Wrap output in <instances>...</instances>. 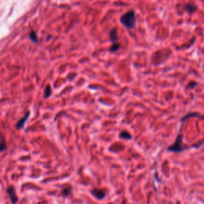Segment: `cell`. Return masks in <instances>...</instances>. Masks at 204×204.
I'll list each match as a JSON object with an SVG mask.
<instances>
[{
  "instance_id": "obj_11",
  "label": "cell",
  "mask_w": 204,
  "mask_h": 204,
  "mask_svg": "<svg viewBox=\"0 0 204 204\" xmlns=\"http://www.w3.org/2000/svg\"><path fill=\"white\" fill-rule=\"evenodd\" d=\"M50 93H51V88L50 86H47L45 89V97H50Z\"/></svg>"
},
{
  "instance_id": "obj_13",
  "label": "cell",
  "mask_w": 204,
  "mask_h": 204,
  "mask_svg": "<svg viewBox=\"0 0 204 204\" xmlns=\"http://www.w3.org/2000/svg\"><path fill=\"white\" fill-rule=\"evenodd\" d=\"M198 85V83L197 82H196V81H191V82H190V83H189L188 84V86H187V89H191H191H193L194 87H195V86H196Z\"/></svg>"
},
{
  "instance_id": "obj_9",
  "label": "cell",
  "mask_w": 204,
  "mask_h": 204,
  "mask_svg": "<svg viewBox=\"0 0 204 204\" xmlns=\"http://www.w3.org/2000/svg\"><path fill=\"white\" fill-rule=\"evenodd\" d=\"M70 193H71V188H70V187H65V188L62 189V191H61V195H62L64 197L68 196L69 195H70Z\"/></svg>"
},
{
  "instance_id": "obj_7",
  "label": "cell",
  "mask_w": 204,
  "mask_h": 204,
  "mask_svg": "<svg viewBox=\"0 0 204 204\" xmlns=\"http://www.w3.org/2000/svg\"><path fill=\"white\" fill-rule=\"evenodd\" d=\"M29 116H30V112H27V113L26 114V116H25V117H23V118L20 119V120H18V121L17 124H16V128L18 129V130H19V129H21V128H23L24 127L25 123H26V121L27 120V119H28Z\"/></svg>"
},
{
  "instance_id": "obj_3",
  "label": "cell",
  "mask_w": 204,
  "mask_h": 204,
  "mask_svg": "<svg viewBox=\"0 0 204 204\" xmlns=\"http://www.w3.org/2000/svg\"><path fill=\"white\" fill-rule=\"evenodd\" d=\"M181 144H182V136L181 135H179L177 139H176L175 143L173 145H171L168 149L171 151H173V152H180V151H182L183 149V148H182Z\"/></svg>"
},
{
  "instance_id": "obj_2",
  "label": "cell",
  "mask_w": 204,
  "mask_h": 204,
  "mask_svg": "<svg viewBox=\"0 0 204 204\" xmlns=\"http://www.w3.org/2000/svg\"><path fill=\"white\" fill-rule=\"evenodd\" d=\"M7 195L10 197V199H11V202L12 204H16L18 201V198L17 195H16L15 190H14V187L11 186V187H7Z\"/></svg>"
},
{
  "instance_id": "obj_1",
  "label": "cell",
  "mask_w": 204,
  "mask_h": 204,
  "mask_svg": "<svg viewBox=\"0 0 204 204\" xmlns=\"http://www.w3.org/2000/svg\"><path fill=\"white\" fill-rule=\"evenodd\" d=\"M120 23L128 29H133L136 26V18L135 11H129L120 18Z\"/></svg>"
},
{
  "instance_id": "obj_4",
  "label": "cell",
  "mask_w": 204,
  "mask_h": 204,
  "mask_svg": "<svg viewBox=\"0 0 204 204\" xmlns=\"http://www.w3.org/2000/svg\"><path fill=\"white\" fill-rule=\"evenodd\" d=\"M198 7L193 3H188L185 4L184 6V11H187L189 14H193L197 11Z\"/></svg>"
},
{
  "instance_id": "obj_5",
  "label": "cell",
  "mask_w": 204,
  "mask_h": 204,
  "mask_svg": "<svg viewBox=\"0 0 204 204\" xmlns=\"http://www.w3.org/2000/svg\"><path fill=\"white\" fill-rule=\"evenodd\" d=\"M91 193L96 199H100V200L103 199L105 196V192L101 189H93V190H92Z\"/></svg>"
},
{
  "instance_id": "obj_6",
  "label": "cell",
  "mask_w": 204,
  "mask_h": 204,
  "mask_svg": "<svg viewBox=\"0 0 204 204\" xmlns=\"http://www.w3.org/2000/svg\"><path fill=\"white\" fill-rule=\"evenodd\" d=\"M110 39H111V40H112V45H116V44H120L119 43L118 40H119V38L118 36H117V29L114 28L113 30H112L111 31H110Z\"/></svg>"
},
{
  "instance_id": "obj_10",
  "label": "cell",
  "mask_w": 204,
  "mask_h": 204,
  "mask_svg": "<svg viewBox=\"0 0 204 204\" xmlns=\"http://www.w3.org/2000/svg\"><path fill=\"white\" fill-rule=\"evenodd\" d=\"M120 138H124V139H126V140H128V139H131L132 136H131V135H130L128 133V132L123 131V132H121V133H120Z\"/></svg>"
},
{
  "instance_id": "obj_8",
  "label": "cell",
  "mask_w": 204,
  "mask_h": 204,
  "mask_svg": "<svg viewBox=\"0 0 204 204\" xmlns=\"http://www.w3.org/2000/svg\"><path fill=\"white\" fill-rule=\"evenodd\" d=\"M7 149V144H6L5 140H4L3 136H2V139L0 140V152H3Z\"/></svg>"
},
{
  "instance_id": "obj_12",
  "label": "cell",
  "mask_w": 204,
  "mask_h": 204,
  "mask_svg": "<svg viewBox=\"0 0 204 204\" xmlns=\"http://www.w3.org/2000/svg\"><path fill=\"white\" fill-rule=\"evenodd\" d=\"M30 39H31L34 42H38V39H37V35H36V34H35V32L32 31L31 33H30Z\"/></svg>"
},
{
  "instance_id": "obj_14",
  "label": "cell",
  "mask_w": 204,
  "mask_h": 204,
  "mask_svg": "<svg viewBox=\"0 0 204 204\" xmlns=\"http://www.w3.org/2000/svg\"><path fill=\"white\" fill-rule=\"evenodd\" d=\"M109 204H112V203H109Z\"/></svg>"
}]
</instances>
